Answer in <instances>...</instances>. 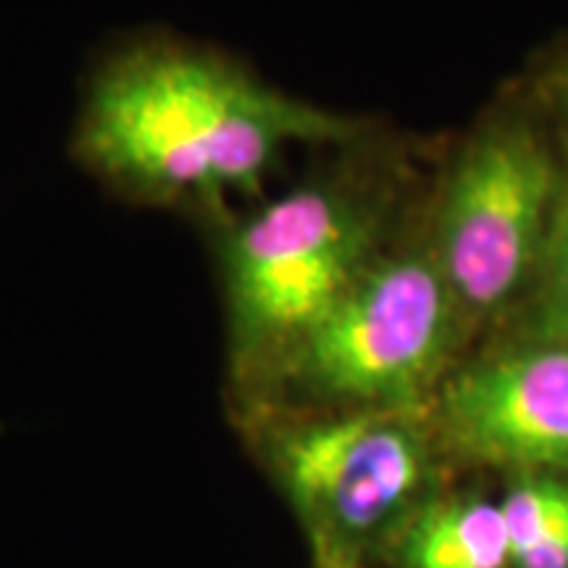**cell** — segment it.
<instances>
[{"instance_id":"6da1fadb","label":"cell","mask_w":568,"mask_h":568,"mask_svg":"<svg viewBox=\"0 0 568 568\" xmlns=\"http://www.w3.org/2000/svg\"><path fill=\"white\" fill-rule=\"evenodd\" d=\"M353 122L261 82L230 55L172 32L105 51L84 84L71 155L126 203L222 226L293 145L345 142Z\"/></svg>"},{"instance_id":"7a4b0ae2","label":"cell","mask_w":568,"mask_h":568,"mask_svg":"<svg viewBox=\"0 0 568 568\" xmlns=\"http://www.w3.org/2000/svg\"><path fill=\"white\" fill-rule=\"evenodd\" d=\"M376 216L335 176L222 224L219 264L237 355L276 368L374 264Z\"/></svg>"},{"instance_id":"3957f363","label":"cell","mask_w":568,"mask_h":568,"mask_svg":"<svg viewBox=\"0 0 568 568\" xmlns=\"http://www.w3.org/2000/svg\"><path fill=\"white\" fill-rule=\"evenodd\" d=\"M460 316L429 253L376 258L276 372L339 410H416Z\"/></svg>"},{"instance_id":"277c9868","label":"cell","mask_w":568,"mask_h":568,"mask_svg":"<svg viewBox=\"0 0 568 568\" xmlns=\"http://www.w3.org/2000/svg\"><path fill=\"white\" fill-rule=\"evenodd\" d=\"M566 180L535 126L500 119L447 176L432 261L460 322L487 318L535 282Z\"/></svg>"},{"instance_id":"5b68a950","label":"cell","mask_w":568,"mask_h":568,"mask_svg":"<svg viewBox=\"0 0 568 568\" xmlns=\"http://www.w3.org/2000/svg\"><path fill=\"white\" fill-rule=\"evenodd\" d=\"M416 410L353 408L272 432V460L332 568H353L429 500L432 456Z\"/></svg>"},{"instance_id":"8992f818","label":"cell","mask_w":568,"mask_h":568,"mask_svg":"<svg viewBox=\"0 0 568 568\" xmlns=\"http://www.w3.org/2000/svg\"><path fill=\"white\" fill-rule=\"evenodd\" d=\"M453 453L518 474H568V345L518 339L460 368L437 397Z\"/></svg>"},{"instance_id":"52a82bcc","label":"cell","mask_w":568,"mask_h":568,"mask_svg":"<svg viewBox=\"0 0 568 568\" xmlns=\"http://www.w3.org/2000/svg\"><path fill=\"white\" fill-rule=\"evenodd\" d=\"M400 568H510L500 503L429 497L395 537Z\"/></svg>"},{"instance_id":"ba28073f","label":"cell","mask_w":568,"mask_h":568,"mask_svg":"<svg viewBox=\"0 0 568 568\" xmlns=\"http://www.w3.org/2000/svg\"><path fill=\"white\" fill-rule=\"evenodd\" d=\"M531 287L535 295H531L527 329L518 339L568 345V184L560 195L548 247Z\"/></svg>"},{"instance_id":"9c48e42d","label":"cell","mask_w":568,"mask_h":568,"mask_svg":"<svg viewBox=\"0 0 568 568\" xmlns=\"http://www.w3.org/2000/svg\"><path fill=\"white\" fill-rule=\"evenodd\" d=\"M510 568H568V510L542 537L516 550Z\"/></svg>"},{"instance_id":"30bf717a","label":"cell","mask_w":568,"mask_h":568,"mask_svg":"<svg viewBox=\"0 0 568 568\" xmlns=\"http://www.w3.org/2000/svg\"><path fill=\"white\" fill-rule=\"evenodd\" d=\"M548 103H550L552 122H556V134L560 140V148H564L566 161H568V61L560 63L556 71H550Z\"/></svg>"}]
</instances>
